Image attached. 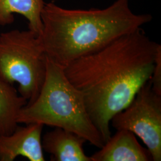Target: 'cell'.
Here are the masks:
<instances>
[{
    "mask_svg": "<svg viewBox=\"0 0 161 161\" xmlns=\"http://www.w3.org/2000/svg\"><path fill=\"white\" fill-rule=\"evenodd\" d=\"M161 47L140 28L64 68L69 81L82 92L104 143L111 136L112 118L150 80Z\"/></svg>",
    "mask_w": 161,
    "mask_h": 161,
    "instance_id": "1",
    "label": "cell"
},
{
    "mask_svg": "<svg viewBox=\"0 0 161 161\" xmlns=\"http://www.w3.org/2000/svg\"><path fill=\"white\" fill-rule=\"evenodd\" d=\"M38 35L46 57L64 68L78 58L106 46L152 20L132 12L129 0H115L102 9H68L45 3Z\"/></svg>",
    "mask_w": 161,
    "mask_h": 161,
    "instance_id": "2",
    "label": "cell"
},
{
    "mask_svg": "<svg viewBox=\"0 0 161 161\" xmlns=\"http://www.w3.org/2000/svg\"><path fill=\"white\" fill-rule=\"evenodd\" d=\"M18 124H40L74 132L101 148L104 142L88 114L84 96L64 69L47 58L46 74L38 96L19 112Z\"/></svg>",
    "mask_w": 161,
    "mask_h": 161,
    "instance_id": "3",
    "label": "cell"
},
{
    "mask_svg": "<svg viewBox=\"0 0 161 161\" xmlns=\"http://www.w3.org/2000/svg\"><path fill=\"white\" fill-rule=\"evenodd\" d=\"M47 57L38 35L12 30L0 34V80L19 85L18 92L33 102L46 74Z\"/></svg>",
    "mask_w": 161,
    "mask_h": 161,
    "instance_id": "4",
    "label": "cell"
},
{
    "mask_svg": "<svg viewBox=\"0 0 161 161\" xmlns=\"http://www.w3.org/2000/svg\"><path fill=\"white\" fill-rule=\"evenodd\" d=\"M110 125L116 130H127L137 136L152 161H161V96L152 90L149 80L127 107L112 118Z\"/></svg>",
    "mask_w": 161,
    "mask_h": 161,
    "instance_id": "5",
    "label": "cell"
},
{
    "mask_svg": "<svg viewBox=\"0 0 161 161\" xmlns=\"http://www.w3.org/2000/svg\"><path fill=\"white\" fill-rule=\"evenodd\" d=\"M44 125L32 123L17 126L12 134L0 136V161H14L23 156L30 161H44L42 147Z\"/></svg>",
    "mask_w": 161,
    "mask_h": 161,
    "instance_id": "6",
    "label": "cell"
},
{
    "mask_svg": "<svg viewBox=\"0 0 161 161\" xmlns=\"http://www.w3.org/2000/svg\"><path fill=\"white\" fill-rule=\"evenodd\" d=\"M91 157L92 161H151L147 148L138 143L136 135L127 130H117Z\"/></svg>",
    "mask_w": 161,
    "mask_h": 161,
    "instance_id": "7",
    "label": "cell"
},
{
    "mask_svg": "<svg viewBox=\"0 0 161 161\" xmlns=\"http://www.w3.org/2000/svg\"><path fill=\"white\" fill-rule=\"evenodd\" d=\"M86 141L74 132L55 128L42 138V149L51 156L53 161H92L84 152Z\"/></svg>",
    "mask_w": 161,
    "mask_h": 161,
    "instance_id": "8",
    "label": "cell"
},
{
    "mask_svg": "<svg viewBox=\"0 0 161 161\" xmlns=\"http://www.w3.org/2000/svg\"><path fill=\"white\" fill-rule=\"evenodd\" d=\"M45 3L43 0H0V25L12 24L14 14H20L28 20V29L39 35L42 28L41 14Z\"/></svg>",
    "mask_w": 161,
    "mask_h": 161,
    "instance_id": "9",
    "label": "cell"
},
{
    "mask_svg": "<svg viewBox=\"0 0 161 161\" xmlns=\"http://www.w3.org/2000/svg\"><path fill=\"white\" fill-rule=\"evenodd\" d=\"M27 103L13 84L0 80V136L14 131L19 112Z\"/></svg>",
    "mask_w": 161,
    "mask_h": 161,
    "instance_id": "10",
    "label": "cell"
},
{
    "mask_svg": "<svg viewBox=\"0 0 161 161\" xmlns=\"http://www.w3.org/2000/svg\"><path fill=\"white\" fill-rule=\"evenodd\" d=\"M149 82L152 90L161 96V47L156 53L155 66Z\"/></svg>",
    "mask_w": 161,
    "mask_h": 161,
    "instance_id": "11",
    "label": "cell"
}]
</instances>
